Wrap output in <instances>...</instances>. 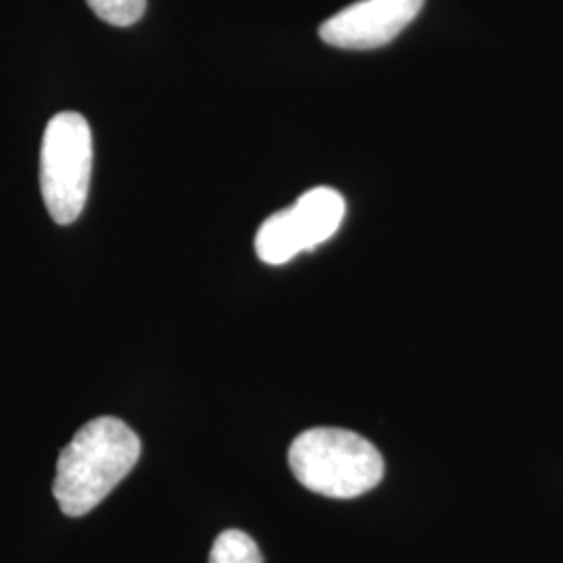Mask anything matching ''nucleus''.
I'll return each mask as SVG.
<instances>
[{"mask_svg": "<svg viewBox=\"0 0 563 563\" xmlns=\"http://www.w3.org/2000/svg\"><path fill=\"white\" fill-rule=\"evenodd\" d=\"M141 439L118 418L84 423L60 451L53 495L60 511L80 518L102 504L141 457Z\"/></svg>", "mask_w": 563, "mask_h": 563, "instance_id": "nucleus-1", "label": "nucleus"}, {"mask_svg": "<svg viewBox=\"0 0 563 563\" xmlns=\"http://www.w3.org/2000/svg\"><path fill=\"white\" fill-rule=\"evenodd\" d=\"M295 478L330 499H355L376 488L384 476L380 451L344 428H309L288 449Z\"/></svg>", "mask_w": 563, "mask_h": 563, "instance_id": "nucleus-2", "label": "nucleus"}, {"mask_svg": "<svg viewBox=\"0 0 563 563\" xmlns=\"http://www.w3.org/2000/svg\"><path fill=\"white\" fill-rule=\"evenodd\" d=\"M92 176V132L76 111L48 121L41 148V190L51 218L76 222L86 207Z\"/></svg>", "mask_w": 563, "mask_h": 563, "instance_id": "nucleus-3", "label": "nucleus"}, {"mask_svg": "<svg viewBox=\"0 0 563 563\" xmlns=\"http://www.w3.org/2000/svg\"><path fill=\"white\" fill-rule=\"evenodd\" d=\"M346 213L341 192L328 186H318L302 192L299 201L269 216L260 225L255 251L267 265L292 262L305 251H313L330 241Z\"/></svg>", "mask_w": 563, "mask_h": 563, "instance_id": "nucleus-4", "label": "nucleus"}, {"mask_svg": "<svg viewBox=\"0 0 563 563\" xmlns=\"http://www.w3.org/2000/svg\"><path fill=\"white\" fill-rule=\"evenodd\" d=\"M426 0H360L320 27V38L344 51H374L395 41L416 20Z\"/></svg>", "mask_w": 563, "mask_h": 563, "instance_id": "nucleus-5", "label": "nucleus"}, {"mask_svg": "<svg viewBox=\"0 0 563 563\" xmlns=\"http://www.w3.org/2000/svg\"><path fill=\"white\" fill-rule=\"evenodd\" d=\"M209 563H263L257 543L242 530L222 532L209 553Z\"/></svg>", "mask_w": 563, "mask_h": 563, "instance_id": "nucleus-6", "label": "nucleus"}, {"mask_svg": "<svg viewBox=\"0 0 563 563\" xmlns=\"http://www.w3.org/2000/svg\"><path fill=\"white\" fill-rule=\"evenodd\" d=\"M99 20L115 27H128L142 20L146 0H86Z\"/></svg>", "mask_w": 563, "mask_h": 563, "instance_id": "nucleus-7", "label": "nucleus"}]
</instances>
